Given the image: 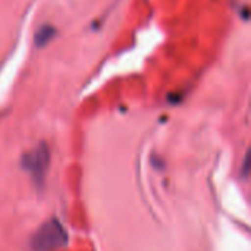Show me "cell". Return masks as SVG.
Returning a JSON list of instances; mask_svg holds the SVG:
<instances>
[{"mask_svg":"<svg viewBox=\"0 0 251 251\" xmlns=\"http://www.w3.org/2000/svg\"><path fill=\"white\" fill-rule=\"evenodd\" d=\"M66 241V229L56 218H51L37 229L31 238V249L32 251H54L63 247Z\"/></svg>","mask_w":251,"mask_h":251,"instance_id":"obj_1","label":"cell"},{"mask_svg":"<svg viewBox=\"0 0 251 251\" xmlns=\"http://www.w3.org/2000/svg\"><path fill=\"white\" fill-rule=\"evenodd\" d=\"M50 149L46 143H40L32 153L24 156V168L29 171L32 181L37 187H41L46 181L50 168Z\"/></svg>","mask_w":251,"mask_h":251,"instance_id":"obj_2","label":"cell"},{"mask_svg":"<svg viewBox=\"0 0 251 251\" xmlns=\"http://www.w3.org/2000/svg\"><path fill=\"white\" fill-rule=\"evenodd\" d=\"M54 35H56V28L53 25H50V24L41 25L37 29L35 35H34V44H35V47H38V49L46 47L54 38Z\"/></svg>","mask_w":251,"mask_h":251,"instance_id":"obj_3","label":"cell"},{"mask_svg":"<svg viewBox=\"0 0 251 251\" xmlns=\"http://www.w3.org/2000/svg\"><path fill=\"white\" fill-rule=\"evenodd\" d=\"M249 163H250V159H249V154H246L244 157V163H243V176H247L249 175Z\"/></svg>","mask_w":251,"mask_h":251,"instance_id":"obj_4","label":"cell"}]
</instances>
